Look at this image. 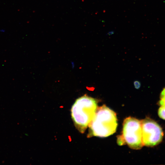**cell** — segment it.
<instances>
[{
    "label": "cell",
    "mask_w": 165,
    "mask_h": 165,
    "mask_svg": "<svg viewBox=\"0 0 165 165\" xmlns=\"http://www.w3.org/2000/svg\"><path fill=\"white\" fill-rule=\"evenodd\" d=\"M159 104L161 106H165V97L161 98Z\"/></svg>",
    "instance_id": "6"
},
{
    "label": "cell",
    "mask_w": 165,
    "mask_h": 165,
    "mask_svg": "<svg viewBox=\"0 0 165 165\" xmlns=\"http://www.w3.org/2000/svg\"><path fill=\"white\" fill-rule=\"evenodd\" d=\"M95 99L85 95L77 99L71 109L72 118L76 128L84 133L93 119L97 108Z\"/></svg>",
    "instance_id": "2"
},
{
    "label": "cell",
    "mask_w": 165,
    "mask_h": 165,
    "mask_svg": "<svg viewBox=\"0 0 165 165\" xmlns=\"http://www.w3.org/2000/svg\"><path fill=\"white\" fill-rule=\"evenodd\" d=\"M116 113L105 105L97 107L90 123L88 136L105 137L115 133L117 127Z\"/></svg>",
    "instance_id": "1"
},
{
    "label": "cell",
    "mask_w": 165,
    "mask_h": 165,
    "mask_svg": "<svg viewBox=\"0 0 165 165\" xmlns=\"http://www.w3.org/2000/svg\"><path fill=\"white\" fill-rule=\"evenodd\" d=\"M140 83L138 81H135L134 82V85L135 87L137 89L139 88L140 86Z\"/></svg>",
    "instance_id": "7"
},
{
    "label": "cell",
    "mask_w": 165,
    "mask_h": 165,
    "mask_svg": "<svg viewBox=\"0 0 165 165\" xmlns=\"http://www.w3.org/2000/svg\"><path fill=\"white\" fill-rule=\"evenodd\" d=\"M158 114L159 117L161 119L165 120V106H161L159 108Z\"/></svg>",
    "instance_id": "5"
},
{
    "label": "cell",
    "mask_w": 165,
    "mask_h": 165,
    "mask_svg": "<svg viewBox=\"0 0 165 165\" xmlns=\"http://www.w3.org/2000/svg\"><path fill=\"white\" fill-rule=\"evenodd\" d=\"M161 98L165 97V88L162 91L160 95Z\"/></svg>",
    "instance_id": "8"
},
{
    "label": "cell",
    "mask_w": 165,
    "mask_h": 165,
    "mask_svg": "<svg viewBox=\"0 0 165 165\" xmlns=\"http://www.w3.org/2000/svg\"><path fill=\"white\" fill-rule=\"evenodd\" d=\"M142 138L144 145L152 147L160 143L163 133L160 126L155 121L147 118L141 121Z\"/></svg>",
    "instance_id": "4"
},
{
    "label": "cell",
    "mask_w": 165,
    "mask_h": 165,
    "mask_svg": "<svg viewBox=\"0 0 165 165\" xmlns=\"http://www.w3.org/2000/svg\"><path fill=\"white\" fill-rule=\"evenodd\" d=\"M117 143L120 145L126 143L134 149L141 148L144 145L141 121L131 117L125 119L123 123L122 134L118 138Z\"/></svg>",
    "instance_id": "3"
},
{
    "label": "cell",
    "mask_w": 165,
    "mask_h": 165,
    "mask_svg": "<svg viewBox=\"0 0 165 165\" xmlns=\"http://www.w3.org/2000/svg\"><path fill=\"white\" fill-rule=\"evenodd\" d=\"M5 30L4 29H0V32H4L5 31Z\"/></svg>",
    "instance_id": "9"
}]
</instances>
